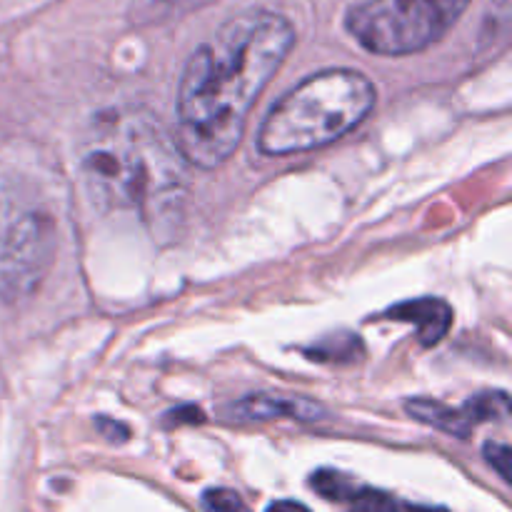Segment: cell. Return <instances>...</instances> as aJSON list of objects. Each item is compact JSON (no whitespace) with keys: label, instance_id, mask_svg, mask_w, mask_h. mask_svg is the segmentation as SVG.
<instances>
[{"label":"cell","instance_id":"1","mask_svg":"<svg viewBox=\"0 0 512 512\" xmlns=\"http://www.w3.org/2000/svg\"><path fill=\"white\" fill-rule=\"evenodd\" d=\"M293 43L288 18L273 10H245L190 55L175 120V143L188 165L213 170L233 155L255 100Z\"/></svg>","mask_w":512,"mask_h":512},{"label":"cell","instance_id":"2","mask_svg":"<svg viewBox=\"0 0 512 512\" xmlns=\"http://www.w3.org/2000/svg\"><path fill=\"white\" fill-rule=\"evenodd\" d=\"M90 200L130 210L150 233L175 235L188 203V160L155 115L110 108L93 115L78 145Z\"/></svg>","mask_w":512,"mask_h":512},{"label":"cell","instance_id":"3","mask_svg":"<svg viewBox=\"0 0 512 512\" xmlns=\"http://www.w3.org/2000/svg\"><path fill=\"white\" fill-rule=\"evenodd\" d=\"M375 105V88L363 73L333 68L295 85L275 103L258 133L265 155H295L325 148L358 128Z\"/></svg>","mask_w":512,"mask_h":512},{"label":"cell","instance_id":"4","mask_svg":"<svg viewBox=\"0 0 512 512\" xmlns=\"http://www.w3.org/2000/svg\"><path fill=\"white\" fill-rule=\"evenodd\" d=\"M470 0H363L348 10V33L375 55H410L438 43Z\"/></svg>","mask_w":512,"mask_h":512},{"label":"cell","instance_id":"5","mask_svg":"<svg viewBox=\"0 0 512 512\" xmlns=\"http://www.w3.org/2000/svg\"><path fill=\"white\" fill-rule=\"evenodd\" d=\"M53 230L48 218L25 213L0 223V293H28L50 263Z\"/></svg>","mask_w":512,"mask_h":512},{"label":"cell","instance_id":"6","mask_svg":"<svg viewBox=\"0 0 512 512\" xmlns=\"http://www.w3.org/2000/svg\"><path fill=\"white\" fill-rule=\"evenodd\" d=\"M230 418L243 423H260V420H320L325 415L323 405L305 398H288V395H245L243 400L228 408Z\"/></svg>","mask_w":512,"mask_h":512},{"label":"cell","instance_id":"7","mask_svg":"<svg viewBox=\"0 0 512 512\" xmlns=\"http://www.w3.org/2000/svg\"><path fill=\"white\" fill-rule=\"evenodd\" d=\"M390 320L400 323H413L418 330V338L423 345H435L445 338V333L453 325V310L445 300L438 298H420L400 303L388 310Z\"/></svg>","mask_w":512,"mask_h":512},{"label":"cell","instance_id":"8","mask_svg":"<svg viewBox=\"0 0 512 512\" xmlns=\"http://www.w3.org/2000/svg\"><path fill=\"white\" fill-rule=\"evenodd\" d=\"M405 410H408L418 423L430 425V428L435 430H443V433L455 435V438H468V435L475 430V425L470 423L468 415L463 413V408L455 410L450 408V405L438 403V400H423V398L408 400Z\"/></svg>","mask_w":512,"mask_h":512},{"label":"cell","instance_id":"9","mask_svg":"<svg viewBox=\"0 0 512 512\" xmlns=\"http://www.w3.org/2000/svg\"><path fill=\"white\" fill-rule=\"evenodd\" d=\"M463 413L468 415V420L473 425L488 423V420H505L510 413L508 393L475 395L473 400H468V403H465Z\"/></svg>","mask_w":512,"mask_h":512},{"label":"cell","instance_id":"10","mask_svg":"<svg viewBox=\"0 0 512 512\" xmlns=\"http://www.w3.org/2000/svg\"><path fill=\"white\" fill-rule=\"evenodd\" d=\"M310 485L328 500H353V495L360 490L353 483V478L338 473V470H318L310 478Z\"/></svg>","mask_w":512,"mask_h":512},{"label":"cell","instance_id":"11","mask_svg":"<svg viewBox=\"0 0 512 512\" xmlns=\"http://www.w3.org/2000/svg\"><path fill=\"white\" fill-rule=\"evenodd\" d=\"M350 503H353V512H398V503L388 493L370 488H360Z\"/></svg>","mask_w":512,"mask_h":512},{"label":"cell","instance_id":"12","mask_svg":"<svg viewBox=\"0 0 512 512\" xmlns=\"http://www.w3.org/2000/svg\"><path fill=\"white\" fill-rule=\"evenodd\" d=\"M205 512H250L238 493L225 488H213L203 495Z\"/></svg>","mask_w":512,"mask_h":512},{"label":"cell","instance_id":"13","mask_svg":"<svg viewBox=\"0 0 512 512\" xmlns=\"http://www.w3.org/2000/svg\"><path fill=\"white\" fill-rule=\"evenodd\" d=\"M485 458H488V463L493 465L495 470H498L500 478H503L505 483H510V480H512V473H510L512 453H510L508 445H505V443H488V445H485Z\"/></svg>","mask_w":512,"mask_h":512},{"label":"cell","instance_id":"14","mask_svg":"<svg viewBox=\"0 0 512 512\" xmlns=\"http://www.w3.org/2000/svg\"><path fill=\"white\" fill-rule=\"evenodd\" d=\"M268 512H310L303 503H295V500H278L268 508Z\"/></svg>","mask_w":512,"mask_h":512},{"label":"cell","instance_id":"15","mask_svg":"<svg viewBox=\"0 0 512 512\" xmlns=\"http://www.w3.org/2000/svg\"><path fill=\"white\" fill-rule=\"evenodd\" d=\"M405 512H448L443 508H425V505H410V508H405Z\"/></svg>","mask_w":512,"mask_h":512}]
</instances>
